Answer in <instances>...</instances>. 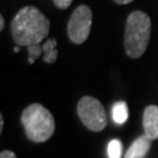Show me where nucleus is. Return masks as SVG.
<instances>
[{"label": "nucleus", "mask_w": 158, "mask_h": 158, "mask_svg": "<svg viewBox=\"0 0 158 158\" xmlns=\"http://www.w3.org/2000/svg\"><path fill=\"white\" fill-rule=\"evenodd\" d=\"M51 23L39 8L26 6L15 14L11 23V32L18 46L28 47L41 44L49 34Z\"/></svg>", "instance_id": "nucleus-1"}, {"label": "nucleus", "mask_w": 158, "mask_h": 158, "mask_svg": "<svg viewBox=\"0 0 158 158\" xmlns=\"http://www.w3.org/2000/svg\"><path fill=\"white\" fill-rule=\"evenodd\" d=\"M151 34V20L147 13L134 11L127 19L124 33V48L131 59L141 57L148 48Z\"/></svg>", "instance_id": "nucleus-2"}, {"label": "nucleus", "mask_w": 158, "mask_h": 158, "mask_svg": "<svg viewBox=\"0 0 158 158\" xmlns=\"http://www.w3.org/2000/svg\"><path fill=\"white\" fill-rule=\"evenodd\" d=\"M21 123L28 139L35 143L48 141L55 131L53 115L40 103H32L23 110Z\"/></svg>", "instance_id": "nucleus-3"}, {"label": "nucleus", "mask_w": 158, "mask_h": 158, "mask_svg": "<svg viewBox=\"0 0 158 158\" xmlns=\"http://www.w3.org/2000/svg\"><path fill=\"white\" fill-rule=\"evenodd\" d=\"M77 115L91 131H102L107 125V114L102 103L93 96H83L77 103Z\"/></svg>", "instance_id": "nucleus-4"}, {"label": "nucleus", "mask_w": 158, "mask_h": 158, "mask_svg": "<svg viewBox=\"0 0 158 158\" xmlns=\"http://www.w3.org/2000/svg\"><path fill=\"white\" fill-rule=\"evenodd\" d=\"M93 12L87 5H80L74 10L68 21L67 32L69 39L76 45L83 44L90 34Z\"/></svg>", "instance_id": "nucleus-5"}, {"label": "nucleus", "mask_w": 158, "mask_h": 158, "mask_svg": "<svg viewBox=\"0 0 158 158\" xmlns=\"http://www.w3.org/2000/svg\"><path fill=\"white\" fill-rule=\"evenodd\" d=\"M143 128L151 141L158 139V106H148L143 113Z\"/></svg>", "instance_id": "nucleus-6"}, {"label": "nucleus", "mask_w": 158, "mask_h": 158, "mask_svg": "<svg viewBox=\"0 0 158 158\" xmlns=\"http://www.w3.org/2000/svg\"><path fill=\"white\" fill-rule=\"evenodd\" d=\"M151 148V139L147 136H141L127 150L125 158H144Z\"/></svg>", "instance_id": "nucleus-7"}, {"label": "nucleus", "mask_w": 158, "mask_h": 158, "mask_svg": "<svg viewBox=\"0 0 158 158\" xmlns=\"http://www.w3.org/2000/svg\"><path fill=\"white\" fill-rule=\"evenodd\" d=\"M44 49V61L46 63H54L56 61L59 52H57V41L54 38L47 39L42 45Z\"/></svg>", "instance_id": "nucleus-8"}, {"label": "nucleus", "mask_w": 158, "mask_h": 158, "mask_svg": "<svg viewBox=\"0 0 158 158\" xmlns=\"http://www.w3.org/2000/svg\"><path fill=\"white\" fill-rule=\"evenodd\" d=\"M129 111L124 101L116 102L113 106V119L116 124H123L128 121Z\"/></svg>", "instance_id": "nucleus-9"}, {"label": "nucleus", "mask_w": 158, "mask_h": 158, "mask_svg": "<svg viewBox=\"0 0 158 158\" xmlns=\"http://www.w3.org/2000/svg\"><path fill=\"white\" fill-rule=\"evenodd\" d=\"M122 156V142L119 139H111L108 144V157L121 158Z\"/></svg>", "instance_id": "nucleus-10"}, {"label": "nucleus", "mask_w": 158, "mask_h": 158, "mask_svg": "<svg viewBox=\"0 0 158 158\" xmlns=\"http://www.w3.org/2000/svg\"><path fill=\"white\" fill-rule=\"evenodd\" d=\"M28 51V62L33 64L36 59H39L41 55H44V49H42V45L41 44H34L27 47Z\"/></svg>", "instance_id": "nucleus-11"}, {"label": "nucleus", "mask_w": 158, "mask_h": 158, "mask_svg": "<svg viewBox=\"0 0 158 158\" xmlns=\"http://www.w3.org/2000/svg\"><path fill=\"white\" fill-rule=\"evenodd\" d=\"M53 1H54V5L60 10H66L73 2V0H53Z\"/></svg>", "instance_id": "nucleus-12"}, {"label": "nucleus", "mask_w": 158, "mask_h": 158, "mask_svg": "<svg viewBox=\"0 0 158 158\" xmlns=\"http://www.w3.org/2000/svg\"><path fill=\"white\" fill-rule=\"evenodd\" d=\"M0 158H18L15 153L10 151V150H4L0 153Z\"/></svg>", "instance_id": "nucleus-13"}, {"label": "nucleus", "mask_w": 158, "mask_h": 158, "mask_svg": "<svg viewBox=\"0 0 158 158\" xmlns=\"http://www.w3.org/2000/svg\"><path fill=\"white\" fill-rule=\"evenodd\" d=\"M116 4H118V5H127V4H130V2H132L134 0H114Z\"/></svg>", "instance_id": "nucleus-14"}, {"label": "nucleus", "mask_w": 158, "mask_h": 158, "mask_svg": "<svg viewBox=\"0 0 158 158\" xmlns=\"http://www.w3.org/2000/svg\"><path fill=\"white\" fill-rule=\"evenodd\" d=\"M4 27H5V19L2 15H0V31H2Z\"/></svg>", "instance_id": "nucleus-15"}, {"label": "nucleus", "mask_w": 158, "mask_h": 158, "mask_svg": "<svg viewBox=\"0 0 158 158\" xmlns=\"http://www.w3.org/2000/svg\"><path fill=\"white\" fill-rule=\"evenodd\" d=\"M2 129H4V117L1 115L0 116V132H2Z\"/></svg>", "instance_id": "nucleus-16"}, {"label": "nucleus", "mask_w": 158, "mask_h": 158, "mask_svg": "<svg viewBox=\"0 0 158 158\" xmlns=\"http://www.w3.org/2000/svg\"><path fill=\"white\" fill-rule=\"evenodd\" d=\"M14 52H15V53H19V52H20V46H17V47H14Z\"/></svg>", "instance_id": "nucleus-17"}]
</instances>
